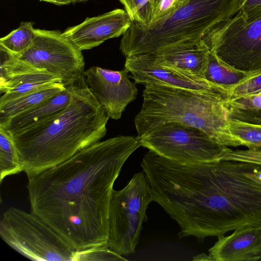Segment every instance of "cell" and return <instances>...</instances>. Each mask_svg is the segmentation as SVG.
Returning a JSON list of instances; mask_svg holds the SVG:
<instances>
[{
  "label": "cell",
  "instance_id": "28",
  "mask_svg": "<svg viewBox=\"0 0 261 261\" xmlns=\"http://www.w3.org/2000/svg\"><path fill=\"white\" fill-rule=\"evenodd\" d=\"M189 1L154 0L151 23L165 18Z\"/></svg>",
  "mask_w": 261,
  "mask_h": 261
},
{
  "label": "cell",
  "instance_id": "33",
  "mask_svg": "<svg viewBox=\"0 0 261 261\" xmlns=\"http://www.w3.org/2000/svg\"><path fill=\"white\" fill-rule=\"evenodd\" d=\"M258 176L259 179L261 180V171L258 173Z\"/></svg>",
  "mask_w": 261,
  "mask_h": 261
},
{
  "label": "cell",
  "instance_id": "11",
  "mask_svg": "<svg viewBox=\"0 0 261 261\" xmlns=\"http://www.w3.org/2000/svg\"><path fill=\"white\" fill-rule=\"evenodd\" d=\"M124 68L135 84L160 85L212 93L229 99L227 89L206 79L185 73L156 63L149 55L126 57Z\"/></svg>",
  "mask_w": 261,
  "mask_h": 261
},
{
  "label": "cell",
  "instance_id": "2",
  "mask_svg": "<svg viewBox=\"0 0 261 261\" xmlns=\"http://www.w3.org/2000/svg\"><path fill=\"white\" fill-rule=\"evenodd\" d=\"M259 164L226 160L184 164L165 159L153 197L178 224L179 239L207 237L261 226Z\"/></svg>",
  "mask_w": 261,
  "mask_h": 261
},
{
  "label": "cell",
  "instance_id": "31",
  "mask_svg": "<svg viewBox=\"0 0 261 261\" xmlns=\"http://www.w3.org/2000/svg\"><path fill=\"white\" fill-rule=\"evenodd\" d=\"M193 260H212V259L205 253H202L194 256L193 258Z\"/></svg>",
  "mask_w": 261,
  "mask_h": 261
},
{
  "label": "cell",
  "instance_id": "29",
  "mask_svg": "<svg viewBox=\"0 0 261 261\" xmlns=\"http://www.w3.org/2000/svg\"><path fill=\"white\" fill-rule=\"evenodd\" d=\"M261 5V0H241L238 12L245 13Z\"/></svg>",
  "mask_w": 261,
  "mask_h": 261
},
{
  "label": "cell",
  "instance_id": "16",
  "mask_svg": "<svg viewBox=\"0 0 261 261\" xmlns=\"http://www.w3.org/2000/svg\"><path fill=\"white\" fill-rule=\"evenodd\" d=\"M215 261H255L261 259V226L240 229L218 238L208 250Z\"/></svg>",
  "mask_w": 261,
  "mask_h": 261
},
{
  "label": "cell",
  "instance_id": "10",
  "mask_svg": "<svg viewBox=\"0 0 261 261\" xmlns=\"http://www.w3.org/2000/svg\"><path fill=\"white\" fill-rule=\"evenodd\" d=\"M16 57L37 68L56 75L66 86L79 79L85 71L82 51L59 31L36 29L29 47Z\"/></svg>",
  "mask_w": 261,
  "mask_h": 261
},
{
  "label": "cell",
  "instance_id": "21",
  "mask_svg": "<svg viewBox=\"0 0 261 261\" xmlns=\"http://www.w3.org/2000/svg\"><path fill=\"white\" fill-rule=\"evenodd\" d=\"M23 171L18 152L10 133L0 127V182L7 176Z\"/></svg>",
  "mask_w": 261,
  "mask_h": 261
},
{
  "label": "cell",
  "instance_id": "25",
  "mask_svg": "<svg viewBox=\"0 0 261 261\" xmlns=\"http://www.w3.org/2000/svg\"><path fill=\"white\" fill-rule=\"evenodd\" d=\"M261 91V69L256 71L233 86L230 90V98H234L252 94Z\"/></svg>",
  "mask_w": 261,
  "mask_h": 261
},
{
  "label": "cell",
  "instance_id": "6",
  "mask_svg": "<svg viewBox=\"0 0 261 261\" xmlns=\"http://www.w3.org/2000/svg\"><path fill=\"white\" fill-rule=\"evenodd\" d=\"M203 41L221 61L243 72L261 69V5L214 26Z\"/></svg>",
  "mask_w": 261,
  "mask_h": 261
},
{
  "label": "cell",
  "instance_id": "20",
  "mask_svg": "<svg viewBox=\"0 0 261 261\" xmlns=\"http://www.w3.org/2000/svg\"><path fill=\"white\" fill-rule=\"evenodd\" d=\"M250 74L228 65L219 59L214 53L210 51L207 66L204 74L205 79L208 81L222 86L230 92L233 86Z\"/></svg>",
  "mask_w": 261,
  "mask_h": 261
},
{
  "label": "cell",
  "instance_id": "26",
  "mask_svg": "<svg viewBox=\"0 0 261 261\" xmlns=\"http://www.w3.org/2000/svg\"><path fill=\"white\" fill-rule=\"evenodd\" d=\"M86 260H127V259L111 250L108 246H104L80 251L79 261Z\"/></svg>",
  "mask_w": 261,
  "mask_h": 261
},
{
  "label": "cell",
  "instance_id": "7",
  "mask_svg": "<svg viewBox=\"0 0 261 261\" xmlns=\"http://www.w3.org/2000/svg\"><path fill=\"white\" fill-rule=\"evenodd\" d=\"M0 236L9 246L33 260L79 261L80 251L32 212L9 208L3 215Z\"/></svg>",
  "mask_w": 261,
  "mask_h": 261
},
{
  "label": "cell",
  "instance_id": "1",
  "mask_svg": "<svg viewBox=\"0 0 261 261\" xmlns=\"http://www.w3.org/2000/svg\"><path fill=\"white\" fill-rule=\"evenodd\" d=\"M140 146L136 137L118 136L28 178L31 212L76 250L108 246L113 186Z\"/></svg>",
  "mask_w": 261,
  "mask_h": 261
},
{
  "label": "cell",
  "instance_id": "17",
  "mask_svg": "<svg viewBox=\"0 0 261 261\" xmlns=\"http://www.w3.org/2000/svg\"><path fill=\"white\" fill-rule=\"evenodd\" d=\"M70 98L68 85L65 90L14 116L0 124V127L12 132L32 126L60 113L68 105Z\"/></svg>",
  "mask_w": 261,
  "mask_h": 261
},
{
  "label": "cell",
  "instance_id": "27",
  "mask_svg": "<svg viewBox=\"0 0 261 261\" xmlns=\"http://www.w3.org/2000/svg\"><path fill=\"white\" fill-rule=\"evenodd\" d=\"M220 160L243 162L261 165V146L244 150L229 148Z\"/></svg>",
  "mask_w": 261,
  "mask_h": 261
},
{
  "label": "cell",
  "instance_id": "32",
  "mask_svg": "<svg viewBox=\"0 0 261 261\" xmlns=\"http://www.w3.org/2000/svg\"><path fill=\"white\" fill-rule=\"evenodd\" d=\"M87 1H88V0H70L71 3H73V4H75L76 3L86 2Z\"/></svg>",
  "mask_w": 261,
  "mask_h": 261
},
{
  "label": "cell",
  "instance_id": "3",
  "mask_svg": "<svg viewBox=\"0 0 261 261\" xmlns=\"http://www.w3.org/2000/svg\"><path fill=\"white\" fill-rule=\"evenodd\" d=\"M71 98L60 113L30 127L9 132L28 178L100 141L109 117L84 75L69 85Z\"/></svg>",
  "mask_w": 261,
  "mask_h": 261
},
{
  "label": "cell",
  "instance_id": "8",
  "mask_svg": "<svg viewBox=\"0 0 261 261\" xmlns=\"http://www.w3.org/2000/svg\"><path fill=\"white\" fill-rule=\"evenodd\" d=\"M151 187L143 171L134 174L122 189H113L109 206L108 247L118 254L134 253L146 210L152 201Z\"/></svg>",
  "mask_w": 261,
  "mask_h": 261
},
{
  "label": "cell",
  "instance_id": "18",
  "mask_svg": "<svg viewBox=\"0 0 261 261\" xmlns=\"http://www.w3.org/2000/svg\"><path fill=\"white\" fill-rule=\"evenodd\" d=\"M66 88L67 86L63 83H53L0 105V124Z\"/></svg>",
  "mask_w": 261,
  "mask_h": 261
},
{
  "label": "cell",
  "instance_id": "15",
  "mask_svg": "<svg viewBox=\"0 0 261 261\" xmlns=\"http://www.w3.org/2000/svg\"><path fill=\"white\" fill-rule=\"evenodd\" d=\"M210 51L202 39L195 38L148 55L163 66L205 79Z\"/></svg>",
  "mask_w": 261,
  "mask_h": 261
},
{
  "label": "cell",
  "instance_id": "12",
  "mask_svg": "<svg viewBox=\"0 0 261 261\" xmlns=\"http://www.w3.org/2000/svg\"><path fill=\"white\" fill-rule=\"evenodd\" d=\"M83 75L92 93L113 119H120L126 106L138 95L136 85L129 80L125 68L113 70L92 66L85 70Z\"/></svg>",
  "mask_w": 261,
  "mask_h": 261
},
{
  "label": "cell",
  "instance_id": "30",
  "mask_svg": "<svg viewBox=\"0 0 261 261\" xmlns=\"http://www.w3.org/2000/svg\"><path fill=\"white\" fill-rule=\"evenodd\" d=\"M48 3H53L56 5H65L71 3L70 0H40Z\"/></svg>",
  "mask_w": 261,
  "mask_h": 261
},
{
  "label": "cell",
  "instance_id": "24",
  "mask_svg": "<svg viewBox=\"0 0 261 261\" xmlns=\"http://www.w3.org/2000/svg\"><path fill=\"white\" fill-rule=\"evenodd\" d=\"M133 21L144 25L151 22L153 0H118Z\"/></svg>",
  "mask_w": 261,
  "mask_h": 261
},
{
  "label": "cell",
  "instance_id": "13",
  "mask_svg": "<svg viewBox=\"0 0 261 261\" xmlns=\"http://www.w3.org/2000/svg\"><path fill=\"white\" fill-rule=\"evenodd\" d=\"M0 53V105L44 85L63 83L56 75L27 64L2 46Z\"/></svg>",
  "mask_w": 261,
  "mask_h": 261
},
{
  "label": "cell",
  "instance_id": "5",
  "mask_svg": "<svg viewBox=\"0 0 261 261\" xmlns=\"http://www.w3.org/2000/svg\"><path fill=\"white\" fill-rule=\"evenodd\" d=\"M241 0H190L165 18L144 25L133 21L119 49L125 57L151 54L191 39H202L239 10Z\"/></svg>",
  "mask_w": 261,
  "mask_h": 261
},
{
  "label": "cell",
  "instance_id": "4",
  "mask_svg": "<svg viewBox=\"0 0 261 261\" xmlns=\"http://www.w3.org/2000/svg\"><path fill=\"white\" fill-rule=\"evenodd\" d=\"M142 96L134 120L137 138L159 125L175 122L198 128L221 145L243 146L229 130L226 97L155 84L145 85Z\"/></svg>",
  "mask_w": 261,
  "mask_h": 261
},
{
  "label": "cell",
  "instance_id": "19",
  "mask_svg": "<svg viewBox=\"0 0 261 261\" xmlns=\"http://www.w3.org/2000/svg\"><path fill=\"white\" fill-rule=\"evenodd\" d=\"M228 118L261 124V91L225 101Z\"/></svg>",
  "mask_w": 261,
  "mask_h": 261
},
{
  "label": "cell",
  "instance_id": "23",
  "mask_svg": "<svg viewBox=\"0 0 261 261\" xmlns=\"http://www.w3.org/2000/svg\"><path fill=\"white\" fill-rule=\"evenodd\" d=\"M231 133L248 148L261 146V124L228 118Z\"/></svg>",
  "mask_w": 261,
  "mask_h": 261
},
{
  "label": "cell",
  "instance_id": "14",
  "mask_svg": "<svg viewBox=\"0 0 261 261\" xmlns=\"http://www.w3.org/2000/svg\"><path fill=\"white\" fill-rule=\"evenodd\" d=\"M133 21L123 9L87 18L83 22L67 29L62 34L79 50H88L107 40L118 37L129 29Z\"/></svg>",
  "mask_w": 261,
  "mask_h": 261
},
{
  "label": "cell",
  "instance_id": "22",
  "mask_svg": "<svg viewBox=\"0 0 261 261\" xmlns=\"http://www.w3.org/2000/svg\"><path fill=\"white\" fill-rule=\"evenodd\" d=\"M32 22H22L16 30L0 39V46L16 56L25 52L31 44L35 35Z\"/></svg>",
  "mask_w": 261,
  "mask_h": 261
},
{
  "label": "cell",
  "instance_id": "34",
  "mask_svg": "<svg viewBox=\"0 0 261 261\" xmlns=\"http://www.w3.org/2000/svg\"><path fill=\"white\" fill-rule=\"evenodd\" d=\"M154 0H153V3H154Z\"/></svg>",
  "mask_w": 261,
  "mask_h": 261
},
{
  "label": "cell",
  "instance_id": "9",
  "mask_svg": "<svg viewBox=\"0 0 261 261\" xmlns=\"http://www.w3.org/2000/svg\"><path fill=\"white\" fill-rule=\"evenodd\" d=\"M137 139L159 155L184 164L219 161L229 149L198 128L175 122L159 125Z\"/></svg>",
  "mask_w": 261,
  "mask_h": 261
}]
</instances>
